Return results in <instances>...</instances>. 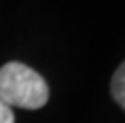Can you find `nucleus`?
I'll list each match as a JSON object with an SVG mask.
<instances>
[{
    "label": "nucleus",
    "instance_id": "f257e3e1",
    "mask_svg": "<svg viewBox=\"0 0 125 123\" xmlns=\"http://www.w3.org/2000/svg\"><path fill=\"white\" fill-rule=\"evenodd\" d=\"M48 85L42 75L22 62H8L0 68V101L9 108L35 110L48 103Z\"/></svg>",
    "mask_w": 125,
    "mask_h": 123
},
{
    "label": "nucleus",
    "instance_id": "f03ea898",
    "mask_svg": "<svg viewBox=\"0 0 125 123\" xmlns=\"http://www.w3.org/2000/svg\"><path fill=\"white\" fill-rule=\"evenodd\" d=\"M112 97L121 108L125 107V66L120 64L118 70L114 72V77H112Z\"/></svg>",
    "mask_w": 125,
    "mask_h": 123
},
{
    "label": "nucleus",
    "instance_id": "7ed1b4c3",
    "mask_svg": "<svg viewBox=\"0 0 125 123\" xmlns=\"http://www.w3.org/2000/svg\"><path fill=\"white\" fill-rule=\"evenodd\" d=\"M0 123H15V114L6 103L0 101Z\"/></svg>",
    "mask_w": 125,
    "mask_h": 123
}]
</instances>
